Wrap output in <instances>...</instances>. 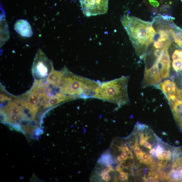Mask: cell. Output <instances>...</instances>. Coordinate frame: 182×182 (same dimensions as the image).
<instances>
[{
    "instance_id": "1",
    "label": "cell",
    "mask_w": 182,
    "mask_h": 182,
    "mask_svg": "<svg viewBox=\"0 0 182 182\" xmlns=\"http://www.w3.org/2000/svg\"><path fill=\"white\" fill-rule=\"evenodd\" d=\"M121 21L137 55L141 59H144L156 33L153 22L128 15L121 17Z\"/></svg>"
},
{
    "instance_id": "2",
    "label": "cell",
    "mask_w": 182,
    "mask_h": 182,
    "mask_svg": "<svg viewBox=\"0 0 182 182\" xmlns=\"http://www.w3.org/2000/svg\"><path fill=\"white\" fill-rule=\"evenodd\" d=\"M63 75L58 85L62 94H68L78 98H93L100 82L68 73Z\"/></svg>"
},
{
    "instance_id": "3",
    "label": "cell",
    "mask_w": 182,
    "mask_h": 182,
    "mask_svg": "<svg viewBox=\"0 0 182 182\" xmlns=\"http://www.w3.org/2000/svg\"><path fill=\"white\" fill-rule=\"evenodd\" d=\"M129 76L100 83L94 98L115 103L121 106L129 102L127 93Z\"/></svg>"
},
{
    "instance_id": "4",
    "label": "cell",
    "mask_w": 182,
    "mask_h": 182,
    "mask_svg": "<svg viewBox=\"0 0 182 182\" xmlns=\"http://www.w3.org/2000/svg\"><path fill=\"white\" fill-rule=\"evenodd\" d=\"M80 2L86 16L104 15L107 12L108 0H80Z\"/></svg>"
},
{
    "instance_id": "5",
    "label": "cell",
    "mask_w": 182,
    "mask_h": 182,
    "mask_svg": "<svg viewBox=\"0 0 182 182\" xmlns=\"http://www.w3.org/2000/svg\"><path fill=\"white\" fill-rule=\"evenodd\" d=\"M162 78L160 75L157 59L153 66L149 68H145L144 78L143 80V87L149 86H158L161 83Z\"/></svg>"
},
{
    "instance_id": "6",
    "label": "cell",
    "mask_w": 182,
    "mask_h": 182,
    "mask_svg": "<svg viewBox=\"0 0 182 182\" xmlns=\"http://www.w3.org/2000/svg\"><path fill=\"white\" fill-rule=\"evenodd\" d=\"M160 75L163 79L169 77L171 67V60L168 50H164L156 57Z\"/></svg>"
},
{
    "instance_id": "7",
    "label": "cell",
    "mask_w": 182,
    "mask_h": 182,
    "mask_svg": "<svg viewBox=\"0 0 182 182\" xmlns=\"http://www.w3.org/2000/svg\"><path fill=\"white\" fill-rule=\"evenodd\" d=\"M14 29L18 33L24 37H31L33 35L30 25L26 20H17L14 24Z\"/></svg>"
},
{
    "instance_id": "8",
    "label": "cell",
    "mask_w": 182,
    "mask_h": 182,
    "mask_svg": "<svg viewBox=\"0 0 182 182\" xmlns=\"http://www.w3.org/2000/svg\"><path fill=\"white\" fill-rule=\"evenodd\" d=\"M174 115L182 127V100L180 97L173 101H169Z\"/></svg>"
},
{
    "instance_id": "9",
    "label": "cell",
    "mask_w": 182,
    "mask_h": 182,
    "mask_svg": "<svg viewBox=\"0 0 182 182\" xmlns=\"http://www.w3.org/2000/svg\"><path fill=\"white\" fill-rule=\"evenodd\" d=\"M158 86L165 95L178 92V89L176 83L170 79H166L161 82Z\"/></svg>"
},
{
    "instance_id": "10",
    "label": "cell",
    "mask_w": 182,
    "mask_h": 182,
    "mask_svg": "<svg viewBox=\"0 0 182 182\" xmlns=\"http://www.w3.org/2000/svg\"><path fill=\"white\" fill-rule=\"evenodd\" d=\"M39 102V99L38 96L36 95L31 94L27 101L23 104L25 107L30 109L32 112L36 113Z\"/></svg>"
},
{
    "instance_id": "11",
    "label": "cell",
    "mask_w": 182,
    "mask_h": 182,
    "mask_svg": "<svg viewBox=\"0 0 182 182\" xmlns=\"http://www.w3.org/2000/svg\"><path fill=\"white\" fill-rule=\"evenodd\" d=\"M7 111L9 114H15V115H20L21 114V108L18 105L15 103L12 102L10 103L7 106Z\"/></svg>"
},
{
    "instance_id": "12",
    "label": "cell",
    "mask_w": 182,
    "mask_h": 182,
    "mask_svg": "<svg viewBox=\"0 0 182 182\" xmlns=\"http://www.w3.org/2000/svg\"><path fill=\"white\" fill-rule=\"evenodd\" d=\"M172 65L173 70L176 72L182 71V60H173Z\"/></svg>"
},
{
    "instance_id": "13",
    "label": "cell",
    "mask_w": 182,
    "mask_h": 182,
    "mask_svg": "<svg viewBox=\"0 0 182 182\" xmlns=\"http://www.w3.org/2000/svg\"><path fill=\"white\" fill-rule=\"evenodd\" d=\"M56 78V72L53 67L47 79V81L50 83L54 84Z\"/></svg>"
},
{
    "instance_id": "14",
    "label": "cell",
    "mask_w": 182,
    "mask_h": 182,
    "mask_svg": "<svg viewBox=\"0 0 182 182\" xmlns=\"http://www.w3.org/2000/svg\"><path fill=\"white\" fill-rule=\"evenodd\" d=\"M173 60H182V50L176 49L173 52L172 55Z\"/></svg>"
},
{
    "instance_id": "15",
    "label": "cell",
    "mask_w": 182,
    "mask_h": 182,
    "mask_svg": "<svg viewBox=\"0 0 182 182\" xmlns=\"http://www.w3.org/2000/svg\"><path fill=\"white\" fill-rule=\"evenodd\" d=\"M156 150L157 157L159 159L163 160L162 156V153L163 151V148L162 146L160 145H158L156 146Z\"/></svg>"
},
{
    "instance_id": "16",
    "label": "cell",
    "mask_w": 182,
    "mask_h": 182,
    "mask_svg": "<svg viewBox=\"0 0 182 182\" xmlns=\"http://www.w3.org/2000/svg\"><path fill=\"white\" fill-rule=\"evenodd\" d=\"M120 172L119 179L120 181H124L127 180L128 178V174L127 173L121 171Z\"/></svg>"
},
{
    "instance_id": "17",
    "label": "cell",
    "mask_w": 182,
    "mask_h": 182,
    "mask_svg": "<svg viewBox=\"0 0 182 182\" xmlns=\"http://www.w3.org/2000/svg\"><path fill=\"white\" fill-rule=\"evenodd\" d=\"M20 115H15V114H9L8 119L12 121H15L18 120L20 118Z\"/></svg>"
},
{
    "instance_id": "18",
    "label": "cell",
    "mask_w": 182,
    "mask_h": 182,
    "mask_svg": "<svg viewBox=\"0 0 182 182\" xmlns=\"http://www.w3.org/2000/svg\"><path fill=\"white\" fill-rule=\"evenodd\" d=\"M142 158L143 160V163H144L149 159L151 158V156L150 155L143 152H142Z\"/></svg>"
},
{
    "instance_id": "19",
    "label": "cell",
    "mask_w": 182,
    "mask_h": 182,
    "mask_svg": "<svg viewBox=\"0 0 182 182\" xmlns=\"http://www.w3.org/2000/svg\"><path fill=\"white\" fill-rule=\"evenodd\" d=\"M101 176H102V180L105 181H109L111 180V177L108 173L101 175Z\"/></svg>"
},
{
    "instance_id": "20",
    "label": "cell",
    "mask_w": 182,
    "mask_h": 182,
    "mask_svg": "<svg viewBox=\"0 0 182 182\" xmlns=\"http://www.w3.org/2000/svg\"><path fill=\"white\" fill-rule=\"evenodd\" d=\"M131 153L130 151H123V152L121 153L120 156L123 160H126L129 158L128 153Z\"/></svg>"
},
{
    "instance_id": "21",
    "label": "cell",
    "mask_w": 182,
    "mask_h": 182,
    "mask_svg": "<svg viewBox=\"0 0 182 182\" xmlns=\"http://www.w3.org/2000/svg\"><path fill=\"white\" fill-rule=\"evenodd\" d=\"M142 152L141 150L140 147L137 146H135V147L134 148V152L137 156L141 154Z\"/></svg>"
},
{
    "instance_id": "22",
    "label": "cell",
    "mask_w": 182,
    "mask_h": 182,
    "mask_svg": "<svg viewBox=\"0 0 182 182\" xmlns=\"http://www.w3.org/2000/svg\"><path fill=\"white\" fill-rule=\"evenodd\" d=\"M144 146L146 148H148L149 149H152V146L150 143L147 141H145L143 144Z\"/></svg>"
},
{
    "instance_id": "23",
    "label": "cell",
    "mask_w": 182,
    "mask_h": 182,
    "mask_svg": "<svg viewBox=\"0 0 182 182\" xmlns=\"http://www.w3.org/2000/svg\"><path fill=\"white\" fill-rule=\"evenodd\" d=\"M168 151L167 152L166 150H163L162 154L163 160H167L168 156Z\"/></svg>"
},
{
    "instance_id": "24",
    "label": "cell",
    "mask_w": 182,
    "mask_h": 182,
    "mask_svg": "<svg viewBox=\"0 0 182 182\" xmlns=\"http://www.w3.org/2000/svg\"><path fill=\"white\" fill-rule=\"evenodd\" d=\"M138 129L140 130H144L145 129L146 126L144 124L139 123L137 125Z\"/></svg>"
},
{
    "instance_id": "25",
    "label": "cell",
    "mask_w": 182,
    "mask_h": 182,
    "mask_svg": "<svg viewBox=\"0 0 182 182\" xmlns=\"http://www.w3.org/2000/svg\"><path fill=\"white\" fill-rule=\"evenodd\" d=\"M150 2L154 6L158 7L159 5V3L156 1H153V0H149Z\"/></svg>"
},
{
    "instance_id": "26",
    "label": "cell",
    "mask_w": 182,
    "mask_h": 182,
    "mask_svg": "<svg viewBox=\"0 0 182 182\" xmlns=\"http://www.w3.org/2000/svg\"><path fill=\"white\" fill-rule=\"evenodd\" d=\"M146 182H153L156 181V178L154 177H149L146 180Z\"/></svg>"
},
{
    "instance_id": "27",
    "label": "cell",
    "mask_w": 182,
    "mask_h": 182,
    "mask_svg": "<svg viewBox=\"0 0 182 182\" xmlns=\"http://www.w3.org/2000/svg\"><path fill=\"white\" fill-rule=\"evenodd\" d=\"M7 99H10L8 97H7L4 95H1V101L2 102H3V101L6 100Z\"/></svg>"
},
{
    "instance_id": "28",
    "label": "cell",
    "mask_w": 182,
    "mask_h": 182,
    "mask_svg": "<svg viewBox=\"0 0 182 182\" xmlns=\"http://www.w3.org/2000/svg\"><path fill=\"white\" fill-rule=\"evenodd\" d=\"M150 152L152 156L155 157H156V150L155 148H153L151 149V151Z\"/></svg>"
},
{
    "instance_id": "29",
    "label": "cell",
    "mask_w": 182,
    "mask_h": 182,
    "mask_svg": "<svg viewBox=\"0 0 182 182\" xmlns=\"http://www.w3.org/2000/svg\"><path fill=\"white\" fill-rule=\"evenodd\" d=\"M160 178L162 179H164L166 177V175L165 173L162 172V171H160Z\"/></svg>"
},
{
    "instance_id": "30",
    "label": "cell",
    "mask_w": 182,
    "mask_h": 182,
    "mask_svg": "<svg viewBox=\"0 0 182 182\" xmlns=\"http://www.w3.org/2000/svg\"><path fill=\"white\" fill-rule=\"evenodd\" d=\"M30 124L31 127H36L37 126L36 123L34 121H31Z\"/></svg>"
},
{
    "instance_id": "31",
    "label": "cell",
    "mask_w": 182,
    "mask_h": 182,
    "mask_svg": "<svg viewBox=\"0 0 182 182\" xmlns=\"http://www.w3.org/2000/svg\"><path fill=\"white\" fill-rule=\"evenodd\" d=\"M28 123V122L26 121H23L21 122V124L24 126H27Z\"/></svg>"
}]
</instances>
